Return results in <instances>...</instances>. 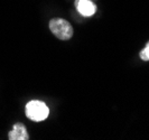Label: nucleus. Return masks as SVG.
Returning <instances> with one entry per match:
<instances>
[{
	"instance_id": "nucleus-1",
	"label": "nucleus",
	"mask_w": 149,
	"mask_h": 140,
	"mask_svg": "<svg viewBox=\"0 0 149 140\" xmlns=\"http://www.w3.org/2000/svg\"><path fill=\"white\" fill-rule=\"evenodd\" d=\"M26 116L33 121H44L49 114L48 107L38 100H33L26 104Z\"/></svg>"
},
{
	"instance_id": "nucleus-2",
	"label": "nucleus",
	"mask_w": 149,
	"mask_h": 140,
	"mask_svg": "<svg viewBox=\"0 0 149 140\" xmlns=\"http://www.w3.org/2000/svg\"><path fill=\"white\" fill-rule=\"evenodd\" d=\"M49 29L58 39L67 40L73 36V27L70 22L62 18H54L49 22Z\"/></svg>"
},
{
	"instance_id": "nucleus-3",
	"label": "nucleus",
	"mask_w": 149,
	"mask_h": 140,
	"mask_svg": "<svg viewBox=\"0 0 149 140\" xmlns=\"http://www.w3.org/2000/svg\"><path fill=\"white\" fill-rule=\"evenodd\" d=\"M75 7L79 10V13L84 17H91L97 11L95 5L91 0H76Z\"/></svg>"
},
{
	"instance_id": "nucleus-4",
	"label": "nucleus",
	"mask_w": 149,
	"mask_h": 140,
	"mask_svg": "<svg viewBox=\"0 0 149 140\" xmlns=\"http://www.w3.org/2000/svg\"><path fill=\"white\" fill-rule=\"evenodd\" d=\"M9 140H28L29 136L26 130V127L22 123H16L13 127V130L8 133Z\"/></svg>"
},
{
	"instance_id": "nucleus-5",
	"label": "nucleus",
	"mask_w": 149,
	"mask_h": 140,
	"mask_svg": "<svg viewBox=\"0 0 149 140\" xmlns=\"http://www.w3.org/2000/svg\"><path fill=\"white\" fill-rule=\"evenodd\" d=\"M139 55H140V59H141L142 61H149V42L147 43L146 47L140 52Z\"/></svg>"
}]
</instances>
